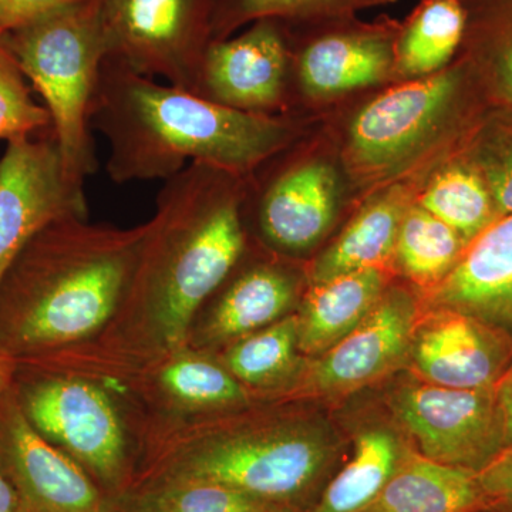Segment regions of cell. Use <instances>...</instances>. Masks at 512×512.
<instances>
[{"label": "cell", "mask_w": 512, "mask_h": 512, "mask_svg": "<svg viewBox=\"0 0 512 512\" xmlns=\"http://www.w3.org/2000/svg\"><path fill=\"white\" fill-rule=\"evenodd\" d=\"M89 218L84 180L70 173L55 137L8 141L0 158V278L47 225Z\"/></svg>", "instance_id": "10"}, {"label": "cell", "mask_w": 512, "mask_h": 512, "mask_svg": "<svg viewBox=\"0 0 512 512\" xmlns=\"http://www.w3.org/2000/svg\"><path fill=\"white\" fill-rule=\"evenodd\" d=\"M504 510H505V508H504ZM511 511H512V510H511Z\"/></svg>", "instance_id": "40"}, {"label": "cell", "mask_w": 512, "mask_h": 512, "mask_svg": "<svg viewBox=\"0 0 512 512\" xmlns=\"http://www.w3.org/2000/svg\"><path fill=\"white\" fill-rule=\"evenodd\" d=\"M416 319V301L409 292L384 291L359 326L316 359L303 392L339 396L386 375L410 352Z\"/></svg>", "instance_id": "16"}, {"label": "cell", "mask_w": 512, "mask_h": 512, "mask_svg": "<svg viewBox=\"0 0 512 512\" xmlns=\"http://www.w3.org/2000/svg\"><path fill=\"white\" fill-rule=\"evenodd\" d=\"M490 507L474 471L404 453L389 483L360 512H484Z\"/></svg>", "instance_id": "21"}, {"label": "cell", "mask_w": 512, "mask_h": 512, "mask_svg": "<svg viewBox=\"0 0 512 512\" xmlns=\"http://www.w3.org/2000/svg\"><path fill=\"white\" fill-rule=\"evenodd\" d=\"M404 453L390 431L367 430L357 437L348 464L323 488L308 512H360L383 490Z\"/></svg>", "instance_id": "25"}, {"label": "cell", "mask_w": 512, "mask_h": 512, "mask_svg": "<svg viewBox=\"0 0 512 512\" xmlns=\"http://www.w3.org/2000/svg\"><path fill=\"white\" fill-rule=\"evenodd\" d=\"M90 126L109 144L106 171L116 184L165 181L192 163L249 177L302 134L291 117L229 109L110 57L101 64Z\"/></svg>", "instance_id": "2"}, {"label": "cell", "mask_w": 512, "mask_h": 512, "mask_svg": "<svg viewBox=\"0 0 512 512\" xmlns=\"http://www.w3.org/2000/svg\"><path fill=\"white\" fill-rule=\"evenodd\" d=\"M461 157L483 177L497 217L512 214V107L481 111L466 133Z\"/></svg>", "instance_id": "30"}, {"label": "cell", "mask_w": 512, "mask_h": 512, "mask_svg": "<svg viewBox=\"0 0 512 512\" xmlns=\"http://www.w3.org/2000/svg\"><path fill=\"white\" fill-rule=\"evenodd\" d=\"M396 412L421 456L437 463L477 473L503 450L494 387L410 386L397 396Z\"/></svg>", "instance_id": "13"}, {"label": "cell", "mask_w": 512, "mask_h": 512, "mask_svg": "<svg viewBox=\"0 0 512 512\" xmlns=\"http://www.w3.org/2000/svg\"><path fill=\"white\" fill-rule=\"evenodd\" d=\"M292 76L311 99H329L382 83L394 73L400 23L352 18L289 25Z\"/></svg>", "instance_id": "11"}, {"label": "cell", "mask_w": 512, "mask_h": 512, "mask_svg": "<svg viewBox=\"0 0 512 512\" xmlns=\"http://www.w3.org/2000/svg\"><path fill=\"white\" fill-rule=\"evenodd\" d=\"M384 291L386 275L379 266L312 285L296 313L299 352L322 356L338 345L375 308Z\"/></svg>", "instance_id": "20"}, {"label": "cell", "mask_w": 512, "mask_h": 512, "mask_svg": "<svg viewBox=\"0 0 512 512\" xmlns=\"http://www.w3.org/2000/svg\"><path fill=\"white\" fill-rule=\"evenodd\" d=\"M13 373L12 360L0 356V394L6 389ZM0 512H19L18 501L12 488L6 483L5 478L0 474Z\"/></svg>", "instance_id": "37"}, {"label": "cell", "mask_w": 512, "mask_h": 512, "mask_svg": "<svg viewBox=\"0 0 512 512\" xmlns=\"http://www.w3.org/2000/svg\"><path fill=\"white\" fill-rule=\"evenodd\" d=\"M49 127V111L32 99L25 74L0 42V140L30 137Z\"/></svg>", "instance_id": "32"}, {"label": "cell", "mask_w": 512, "mask_h": 512, "mask_svg": "<svg viewBox=\"0 0 512 512\" xmlns=\"http://www.w3.org/2000/svg\"><path fill=\"white\" fill-rule=\"evenodd\" d=\"M484 512H512L511 510H504V508H490V510Z\"/></svg>", "instance_id": "38"}, {"label": "cell", "mask_w": 512, "mask_h": 512, "mask_svg": "<svg viewBox=\"0 0 512 512\" xmlns=\"http://www.w3.org/2000/svg\"><path fill=\"white\" fill-rule=\"evenodd\" d=\"M299 353L298 318L288 315L210 355L238 382L268 396L285 392L298 369Z\"/></svg>", "instance_id": "24"}, {"label": "cell", "mask_w": 512, "mask_h": 512, "mask_svg": "<svg viewBox=\"0 0 512 512\" xmlns=\"http://www.w3.org/2000/svg\"><path fill=\"white\" fill-rule=\"evenodd\" d=\"M417 204L456 231L466 247L498 220L483 177L461 156L434 175Z\"/></svg>", "instance_id": "27"}, {"label": "cell", "mask_w": 512, "mask_h": 512, "mask_svg": "<svg viewBox=\"0 0 512 512\" xmlns=\"http://www.w3.org/2000/svg\"><path fill=\"white\" fill-rule=\"evenodd\" d=\"M217 0H100L107 56L195 92Z\"/></svg>", "instance_id": "9"}, {"label": "cell", "mask_w": 512, "mask_h": 512, "mask_svg": "<svg viewBox=\"0 0 512 512\" xmlns=\"http://www.w3.org/2000/svg\"><path fill=\"white\" fill-rule=\"evenodd\" d=\"M291 80L288 25L261 19L234 39L211 42L194 93L229 109L278 116L274 111L285 106Z\"/></svg>", "instance_id": "14"}, {"label": "cell", "mask_w": 512, "mask_h": 512, "mask_svg": "<svg viewBox=\"0 0 512 512\" xmlns=\"http://www.w3.org/2000/svg\"><path fill=\"white\" fill-rule=\"evenodd\" d=\"M234 412L148 434L134 484L157 476L197 478L302 511L328 470V441L301 424L235 420Z\"/></svg>", "instance_id": "4"}, {"label": "cell", "mask_w": 512, "mask_h": 512, "mask_svg": "<svg viewBox=\"0 0 512 512\" xmlns=\"http://www.w3.org/2000/svg\"><path fill=\"white\" fill-rule=\"evenodd\" d=\"M89 377L116 397L140 443L154 431L234 412L265 394L238 382L217 357L185 346L146 360L104 359L74 349L20 360Z\"/></svg>", "instance_id": "6"}, {"label": "cell", "mask_w": 512, "mask_h": 512, "mask_svg": "<svg viewBox=\"0 0 512 512\" xmlns=\"http://www.w3.org/2000/svg\"><path fill=\"white\" fill-rule=\"evenodd\" d=\"M0 42L45 100L64 164L86 180L97 168L90 110L107 56L100 0L64 6Z\"/></svg>", "instance_id": "5"}, {"label": "cell", "mask_w": 512, "mask_h": 512, "mask_svg": "<svg viewBox=\"0 0 512 512\" xmlns=\"http://www.w3.org/2000/svg\"><path fill=\"white\" fill-rule=\"evenodd\" d=\"M429 305L473 318L512 342V214L498 218L464 249Z\"/></svg>", "instance_id": "18"}, {"label": "cell", "mask_w": 512, "mask_h": 512, "mask_svg": "<svg viewBox=\"0 0 512 512\" xmlns=\"http://www.w3.org/2000/svg\"><path fill=\"white\" fill-rule=\"evenodd\" d=\"M467 30L461 0H421L400 25L394 49V72L420 79L446 69Z\"/></svg>", "instance_id": "23"}, {"label": "cell", "mask_w": 512, "mask_h": 512, "mask_svg": "<svg viewBox=\"0 0 512 512\" xmlns=\"http://www.w3.org/2000/svg\"><path fill=\"white\" fill-rule=\"evenodd\" d=\"M254 194L256 231L269 248L299 254L325 237L338 211L340 187L335 168L325 161H292L264 181L247 177Z\"/></svg>", "instance_id": "15"}, {"label": "cell", "mask_w": 512, "mask_h": 512, "mask_svg": "<svg viewBox=\"0 0 512 512\" xmlns=\"http://www.w3.org/2000/svg\"><path fill=\"white\" fill-rule=\"evenodd\" d=\"M412 205V192L403 185H393L377 195L316 259L311 269L312 285L370 266L382 268L380 265L394 254L400 225Z\"/></svg>", "instance_id": "22"}, {"label": "cell", "mask_w": 512, "mask_h": 512, "mask_svg": "<svg viewBox=\"0 0 512 512\" xmlns=\"http://www.w3.org/2000/svg\"><path fill=\"white\" fill-rule=\"evenodd\" d=\"M147 222L70 217L40 231L0 278V356L20 362L96 338L136 269Z\"/></svg>", "instance_id": "3"}, {"label": "cell", "mask_w": 512, "mask_h": 512, "mask_svg": "<svg viewBox=\"0 0 512 512\" xmlns=\"http://www.w3.org/2000/svg\"><path fill=\"white\" fill-rule=\"evenodd\" d=\"M397 0H217L212 19V42L231 37L248 23L278 19L289 25L352 18L356 12Z\"/></svg>", "instance_id": "29"}, {"label": "cell", "mask_w": 512, "mask_h": 512, "mask_svg": "<svg viewBox=\"0 0 512 512\" xmlns=\"http://www.w3.org/2000/svg\"><path fill=\"white\" fill-rule=\"evenodd\" d=\"M478 93L483 89L466 57L380 93L350 121L343 153L350 174L377 185L406 173L431 148L470 130L480 116Z\"/></svg>", "instance_id": "7"}, {"label": "cell", "mask_w": 512, "mask_h": 512, "mask_svg": "<svg viewBox=\"0 0 512 512\" xmlns=\"http://www.w3.org/2000/svg\"><path fill=\"white\" fill-rule=\"evenodd\" d=\"M133 487L153 491L175 512L298 511L252 497L228 485L197 478L157 476L138 481Z\"/></svg>", "instance_id": "31"}, {"label": "cell", "mask_w": 512, "mask_h": 512, "mask_svg": "<svg viewBox=\"0 0 512 512\" xmlns=\"http://www.w3.org/2000/svg\"><path fill=\"white\" fill-rule=\"evenodd\" d=\"M463 45L483 93L512 107V0H480L467 9Z\"/></svg>", "instance_id": "26"}, {"label": "cell", "mask_w": 512, "mask_h": 512, "mask_svg": "<svg viewBox=\"0 0 512 512\" xmlns=\"http://www.w3.org/2000/svg\"><path fill=\"white\" fill-rule=\"evenodd\" d=\"M298 276L269 259L242 265V256L224 282L201 306L188 330L190 349L215 353L291 315Z\"/></svg>", "instance_id": "17"}, {"label": "cell", "mask_w": 512, "mask_h": 512, "mask_svg": "<svg viewBox=\"0 0 512 512\" xmlns=\"http://www.w3.org/2000/svg\"><path fill=\"white\" fill-rule=\"evenodd\" d=\"M10 387L29 423L72 457L107 497L136 480L138 446L116 397L89 377L13 363Z\"/></svg>", "instance_id": "8"}, {"label": "cell", "mask_w": 512, "mask_h": 512, "mask_svg": "<svg viewBox=\"0 0 512 512\" xmlns=\"http://www.w3.org/2000/svg\"><path fill=\"white\" fill-rule=\"evenodd\" d=\"M477 478L490 501V508L512 510V448L501 450L477 471Z\"/></svg>", "instance_id": "33"}, {"label": "cell", "mask_w": 512, "mask_h": 512, "mask_svg": "<svg viewBox=\"0 0 512 512\" xmlns=\"http://www.w3.org/2000/svg\"><path fill=\"white\" fill-rule=\"evenodd\" d=\"M82 0H0V36Z\"/></svg>", "instance_id": "34"}, {"label": "cell", "mask_w": 512, "mask_h": 512, "mask_svg": "<svg viewBox=\"0 0 512 512\" xmlns=\"http://www.w3.org/2000/svg\"><path fill=\"white\" fill-rule=\"evenodd\" d=\"M107 512H175L164 500L146 488L133 487L110 498Z\"/></svg>", "instance_id": "35"}, {"label": "cell", "mask_w": 512, "mask_h": 512, "mask_svg": "<svg viewBox=\"0 0 512 512\" xmlns=\"http://www.w3.org/2000/svg\"><path fill=\"white\" fill-rule=\"evenodd\" d=\"M466 249L456 231L413 204L404 215L397 237V264L410 281L433 288L454 268Z\"/></svg>", "instance_id": "28"}, {"label": "cell", "mask_w": 512, "mask_h": 512, "mask_svg": "<svg viewBox=\"0 0 512 512\" xmlns=\"http://www.w3.org/2000/svg\"><path fill=\"white\" fill-rule=\"evenodd\" d=\"M410 352L424 379L450 389H490L504 363L500 336L447 309H434L416 325Z\"/></svg>", "instance_id": "19"}, {"label": "cell", "mask_w": 512, "mask_h": 512, "mask_svg": "<svg viewBox=\"0 0 512 512\" xmlns=\"http://www.w3.org/2000/svg\"><path fill=\"white\" fill-rule=\"evenodd\" d=\"M503 450L512 448V367L494 386Z\"/></svg>", "instance_id": "36"}, {"label": "cell", "mask_w": 512, "mask_h": 512, "mask_svg": "<svg viewBox=\"0 0 512 512\" xmlns=\"http://www.w3.org/2000/svg\"><path fill=\"white\" fill-rule=\"evenodd\" d=\"M0 474L19 512L109 511L93 478L29 423L10 382L0 394Z\"/></svg>", "instance_id": "12"}, {"label": "cell", "mask_w": 512, "mask_h": 512, "mask_svg": "<svg viewBox=\"0 0 512 512\" xmlns=\"http://www.w3.org/2000/svg\"><path fill=\"white\" fill-rule=\"evenodd\" d=\"M245 191L247 177L210 164L165 180L119 308L96 338L67 349L146 360L185 348L192 320L248 247Z\"/></svg>", "instance_id": "1"}, {"label": "cell", "mask_w": 512, "mask_h": 512, "mask_svg": "<svg viewBox=\"0 0 512 512\" xmlns=\"http://www.w3.org/2000/svg\"><path fill=\"white\" fill-rule=\"evenodd\" d=\"M291 512H302V511H291Z\"/></svg>", "instance_id": "39"}]
</instances>
